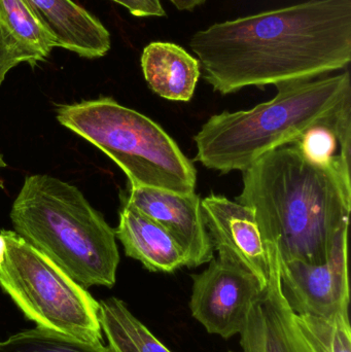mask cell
Masks as SVG:
<instances>
[{
    "instance_id": "ffe728a7",
    "label": "cell",
    "mask_w": 351,
    "mask_h": 352,
    "mask_svg": "<svg viewBox=\"0 0 351 352\" xmlns=\"http://www.w3.org/2000/svg\"><path fill=\"white\" fill-rule=\"evenodd\" d=\"M121 4L129 10L132 16L137 18L166 16V12L160 0H111Z\"/></svg>"
},
{
    "instance_id": "6da1fadb",
    "label": "cell",
    "mask_w": 351,
    "mask_h": 352,
    "mask_svg": "<svg viewBox=\"0 0 351 352\" xmlns=\"http://www.w3.org/2000/svg\"><path fill=\"white\" fill-rule=\"evenodd\" d=\"M190 47L223 95L315 80L351 61L350 0H309L198 31Z\"/></svg>"
},
{
    "instance_id": "3957f363",
    "label": "cell",
    "mask_w": 351,
    "mask_h": 352,
    "mask_svg": "<svg viewBox=\"0 0 351 352\" xmlns=\"http://www.w3.org/2000/svg\"><path fill=\"white\" fill-rule=\"evenodd\" d=\"M275 87L272 100L249 111L212 116L194 138L196 161L224 175L245 171L263 155L295 144L308 130L351 117L348 70Z\"/></svg>"
},
{
    "instance_id": "7402d4cb",
    "label": "cell",
    "mask_w": 351,
    "mask_h": 352,
    "mask_svg": "<svg viewBox=\"0 0 351 352\" xmlns=\"http://www.w3.org/2000/svg\"><path fill=\"white\" fill-rule=\"evenodd\" d=\"M4 254H5V241H4L3 236L0 234V266L3 263Z\"/></svg>"
},
{
    "instance_id": "52a82bcc",
    "label": "cell",
    "mask_w": 351,
    "mask_h": 352,
    "mask_svg": "<svg viewBox=\"0 0 351 352\" xmlns=\"http://www.w3.org/2000/svg\"><path fill=\"white\" fill-rule=\"evenodd\" d=\"M192 279V316L210 334L224 339L240 334L251 308L266 289L253 273L224 252Z\"/></svg>"
},
{
    "instance_id": "8fae6325",
    "label": "cell",
    "mask_w": 351,
    "mask_h": 352,
    "mask_svg": "<svg viewBox=\"0 0 351 352\" xmlns=\"http://www.w3.org/2000/svg\"><path fill=\"white\" fill-rule=\"evenodd\" d=\"M201 205L214 250L231 254L267 285L269 254L253 209L216 194L201 200Z\"/></svg>"
},
{
    "instance_id": "cb8c5ba5",
    "label": "cell",
    "mask_w": 351,
    "mask_h": 352,
    "mask_svg": "<svg viewBox=\"0 0 351 352\" xmlns=\"http://www.w3.org/2000/svg\"><path fill=\"white\" fill-rule=\"evenodd\" d=\"M229 352H234V351H229Z\"/></svg>"
},
{
    "instance_id": "8992f818",
    "label": "cell",
    "mask_w": 351,
    "mask_h": 352,
    "mask_svg": "<svg viewBox=\"0 0 351 352\" xmlns=\"http://www.w3.org/2000/svg\"><path fill=\"white\" fill-rule=\"evenodd\" d=\"M5 241L0 287L37 327L89 342H102L99 302L16 232Z\"/></svg>"
},
{
    "instance_id": "603a6c76",
    "label": "cell",
    "mask_w": 351,
    "mask_h": 352,
    "mask_svg": "<svg viewBox=\"0 0 351 352\" xmlns=\"http://www.w3.org/2000/svg\"><path fill=\"white\" fill-rule=\"evenodd\" d=\"M4 167H6V163L4 162L3 156L0 155V170H1L2 168H4ZM0 188H4L3 180H2L1 177H0Z\"/></svg>"
},
{
    "instance_id": "4fadbf2b",
    "label": "cell",
    "mask_w": 351,
    "mask_h": 352,
    "mask_svg": "<svg viewBox=\"0 0 351 352\" xmlns=\"http://www.w3.org/2000/svg\"><path fill=\"white\" fill-rule=\"evenodd\" d=\"M43 20L59 47L94 59L111 50L109 30L92 14L72 0H27Z\"/></svg>"
},
{
    "instance_id": "44dd1931",
    "label": "cell",
    "mask_w": 351,
    "mask_h": 352,
    "mask_svg": "<svg viewBox=\"0 0 351 352\" xmlns=\"http://www.w3.org/2000/svg\"><path fill=\"white\" fill-rule=\"evenodd\" d=\"M179 10L193 12L198 6H203L206 0H169Z\"/></svg>"
},
{
    "instance_id": "7c38bea8",
    "label": "cell",
    "mask_w": 351,
    "mask_h": 352,
    "mask_svg": "<svg viewBox=\"0 0 351 352\" xmlns=\"http://www.w3.org/2000/svg\"><path fill=\"white\" fill-rule=\"evenodd\" d=\"M115 237L126 256L152 272L172 273L185 266V258L172 236L152 217L123 200Z\"/></svg>"
},
{
    "instance_id": "e0dca14e",
    "label": "cell",
    "mask_w": 351,
    "mask_h": 352,
    "mask_svg": "<svg viewBox=\"0 0 351 352\" xmlns=\"http://www.w3.org/2000/svg\"><path fill=\"white\" fill-rule=\"evenodd\" d=\"M0 352H111L102 342H89L36 327L0 341Z\"/></svg>"
},
{
    "instance_id": "2e32d148",
    "label": "cell",
    "mask_w": 351,
    "mask_h": 352,
    "mask_svg": "<svg viewBox=\"0 0 351 352\" xmlns=\"http://www.w3.org/2000/svg\"><path fill=\"white\" fill-rule=\"evenodd\" d=\"M0 21L19 45L41 61L59 47L56 37L27 0H0Z\"/></svg>"
},
{
    "instance_id": "ac0fdd59",
    "label": "cell",
    "mask_w": 351,
    "mask_h": 352,
    "mask_svg": "<svg viewBox=\"0 0 351 352\" xmlns=\"http://www.w3.org/2000/svg\"><path fill=\"white\" fill-rule=\"evenodd\" d=\"M313 335L324 352H351L350 314L341 312L331 318L297 316Z\"/></svg>"
},
{
    "instance_id": "d6986e66",
    "label": "cell",
    "mask_w": 351,
    "mask_h": 352,
    "mask_svg": "<svg viewBox=\"0 0 351 352\" xmlns=\"http://www.w3.org/2000/svg\"><path fill=\"white\" fill-rule=\"evenodd\" d=\"M38 62L39 58L19 45L0 21V86L12 68L21 63L35 66Z\"/></svg>"
},
{
    "instance_id": "5bb4252c",
    "label": "cell",
    "mask_w": 351,
    "mask_h": 352,
    "mask_svg": "<svg viewBox=\"0 0 351 352\" xmlns=\"http://www.w3.org/2000/svg\"><path fill=\"white\" fill-rule=\"evenodd\" d=\"M148 87L162 98L188 102L193 98L201 76L199 60L181 45L165 41L148 43L141 55Z\"/></svg>"
},
{
    "instance_id": "ba28073f",
    "label": "cell",
    "mask_w": 351,
    "mask_h": 352,
    "mask_svg": "<svg viewBox=\"0 0 351 352\" xmlns=\"http://www.w3.org/2000/svg\"><path fill=\"white\" fill-rule=\"evenodd\" d=\"M278 265L282 294L297 316L331 318L350 312L348 236L323 264L278 260Z\"/></svg>"
},
{
    "instance_id": "9a60e30c",
    "label": "cell",
    "mask_w": 351,
    "mask_h": 352,
    "mask_svg": "<svg viewBox=\"0 0 351 352\" xmlns=\"http://www.w3.org/2000/svg\"><path fill=\"white\" fill-rule=\"evenodd\" d=\"M99 322L111 352H171L117 298L99 302Z\"/></svg>"
},
{
    "instance_id": "7a4b0ae2",
    "label": "cell",
    "mask_w": 351,
    "mask_h": 352,
    "mask_svg": "<svg viewBox=\"0 0 351 352\" xmlns=\"http://www.w3.org/2000/svg\"><path fill=\"white\" fill-rule=\"evenodd\" d=\"M243 173L237 202L253 209L264 242L280 262L323 264L348 236L350 162H315L295 144L275 148Z\"/></svg>"
},
{
    "instance_id": "9c48e42d",
    "label": "cell",
    "mask_w": 351,
    "mask_h": 352,
    "mask_svg": "<svg viewBox=\"0 0 351 352\" xmlns=\"http://www.w3.org/2000/svg\"><path fill=\"white\" fill-rule=\"evenodd\" d=\"M266 248L269 254V279L239 334L243 352H324L299 322L282 294L275 248L270 243H266Z\"/></svg>"
},
{
    "instance_id": "30bf717a",
    "label": "cell",
    "mask_w": 351,
    "mask_h": 352,
    "mask_svg": "<svg viewBox=\"0 0 351 352\" xmlns=\"http://www.w3.org/2000/svg\"><path fill=\"white\" fill-rule=\"evenodd\" d=\"M126 202L160 223L179 244L189 268L214 258V248L206 229L201 199L195 192L130 186Z\"/></svg>"
},
{
    "instance_id": "5b68a950",
    "label": "cell",
    "mask_w": 351,
    "mask_h": 352,
    "mask_svg": "<svg viewBox=\"0 0 351 352\" xmlns=\"http://www.w3.org/2000/svg\"><path fill=\"white\" fill-rule=\"evenodd\" d=\"M57 120L109 157L131 186L195 192L197 171L162 127L111 97L61 105Z\"/></svg>"
},
{
    "instance_id": "277c9868",
    "label": "cell",
    "mask_w": 351,
    "mask_h": 352,
    "mask_svg": "<svg viewBox=\"0 0 351 352\" xmlns=\"http://www.w3.org/2000/svg\"><path fill=\"white\" fill-rule=\"evenodd\" d=\"M10 219L14 232L84 289L115 285V230L76 186L54 176H28Z\"/></svg>"
}]
</instances>
